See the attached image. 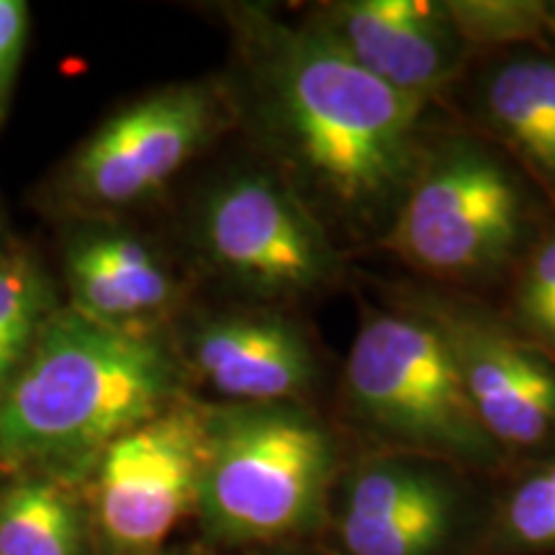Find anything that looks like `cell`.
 <instances>
[{
	"label": "cell",
	"instance_id": "obj_1",
	"mask_svg": "<svg viewBox=\"0 0 555 555\" xmlns=\"http://www.w3.org/2000/svg\"><path fill=\"white\" fill-rule=\"evenodd\" d=\"M237 29L262 137L291 189L350 229L388 227L425 157L427 101L373 78L314 24L245 11Z\"/></svg>",
	"mask_w": 555,
	"mask_h": 555
},
{
	"label": "cell",
	"instance_id": "obj_2",
	"mask_svg": "<svg viewBox=\"0 0 555 555\" xmlns=\"http://www.w3.org/2000/svg\"><path fill=\"white\" fill-rule=\"evenodd\" d=\"M178 401V367L147 330L54 311L0 391V463L101 455L116 437Z\"/></svg>",
	"mask_w": 555,
	"mask_h": 555
},
{
	"label": "cell",
	"instance_id": "obj_3",
	"mask_svg": "<svg viewBox=\"0 0 555 555\" xmlns=\"http://www.w3.org/2000/svg\"><path fill=\"white\" fill-rule=\"evenodd\" d=\"M343 404L380 450L435 457L455 468H491V440L440 327L422 311L367 309L343 373Z\"/></svg>",
	"mask_w": 555,
	"mask_h": 555
},
{
	"label": "cell",
	"instance_id": "obj_4",
	"mask_svg": "<svg viewBox=\"0 0 555 555\" xmlns=\"http://www.w3.org/2000/svg\"><path fill=\"white\" fill-rule=\"evenodd\" d=\"M337 442L296 404L211 406L196 512L221 543H273L322 522L337 483Z\"/></svg>",
	"mask_w": 555,
	"mask_h": 555
},
{
	"label": "cell",
	"instance_id": "obj_5",
	"mask_svg": "<svg viewBox=\"0 0 555 555\" xmlns=\"http://www.w3.org/2000/svg\"><path fill=\"white\" fill-rule=\"evenodd\" d=\"M522 229L515 178L478 144L453 142L422 157L380 245L425 275L476 281L509 262Z\"/></svg>",
	"mask_w": 555,
	"mask_h": 555
},
{
	"label": "cell",
	"instance_id": "obj_6",
	"mask_svg": "<svg viewBox=\"0 0 555 555\" xmlns=\"http://www.w3.org/2000/svg\"><path fill=\"white\" fill-rule=\"evenodd\" d=\"M198 237L211 266L260 296H304L330 286L337 253L307 201L268 172H237L208 193Z\"/></svg>",
	"mask_w": 555,
	"mask_h": 555
},
{
	"label": "cell",
	"instance_id": "obj_7",
	"mask_svg": "<svg viewBox=\"0 0 555 555\" xmlns=\"http://www.w3.org/2000/svg\"><path fill=\"white\" fill-rule=\"evenodd\" d=\"M211 437V406L172 401L116 437L99 455L95 515L121 555L157 551L198 506Z\"/></svg>",
	"mask_w": 555,
	"mask_h": 555
},
{
	"label": "cell",
	"instance_id": "obj_8",
	"mask_svg": "<svg viewBox=\"0 0 555 555\" xmlns=\"http://www.w3.org/2000/svg\"><path fill=\"white\" fill-rule=\"evenodd\" d=\"M401 304L446 335L470 404L504 455L555 442V360L545 350L463 298L412 291Z\"/></svg>",
	"mask_w": 555,
	"mask_h": 555
},
{
	"label": "cell",
	"instance_id": "obj_9",
	"mask_svg": "<svg viewBox=\"0 0 555 555\" xmlns=\"http://www.w3.org/2000/svg\"><path fill=\"white\" fill-rule=\"evenodd\" d=\"M463 527L466 491L450 463L378 448L337 481L345 555H453Z\"/></svg>",
	"mask_w": 555,
	"mask_h": 555
},
{
	"label": "cell",
	"instance_id": "obj_10",
	"mask_svg": "<svg viewBox=\"0 0 555 555\" xmlns=\"http://www.w3.org/2000/svg\"><path fill=\"white\" fill-rule=\"evenodd\" d=\"M224 124L204 82L170 86L101 124L73 157L67 180L90 206H129L163 189Z\"/></svg>",
	"mask_w": 555,
	"mask_h": 555
},
{
	"label": "cell",
	"instance_id": "obj_11",
	"mask_svg": "<svg viewBox=\"0 0 555 555\" xmlns=\"http://www.w3.org/2000/svg\"><path fill=\"white\" fill-rule=\"evenodd\" d=\"M311 24L373 78L427 103L474 50L446 3L433 0H345L319 11Z\"/></svg>",
	"mask_w": 555,
	"mask_h": 555
},
{
	"label": "cell",
	"instance_id": "obj_12",
	"mask_svg": "<svg viewBox=\"0 0 555 555\" xmlns=\"http://www.w3.org/2000/svg\"><path fill=\"white\" fill-rule=\"evenodd\" d=\"M196 376L232 404H294L317 380L304 332L270 311H227L191 335Z\"/></svg>",
	"mask_w": 555,
	"mask_h": 555
},
{
	"label": "cell",
	"instance_id": "obj_13",
	"mask_svg": "<svg viewBox=\"0 0 555 555\" xmlns=\"http://www.w3.org/2000/svg\"><path fill=\"white\" fill-rule=\"evenodd\" d=\"M69 309L99 324L147 330L176 301L170 270L142 240L124 232L82 234L67 249Z\"/></svg>",
	"mask_w": 555,
	"mask_h": 555
},
{
	"label": "cell",
	"instance_id": "obj_14",
	"mask_svg": "<svg viewBox=\"0 0 555 555\" xmlns=\"http://www.w3.org/2000/svg\"><path fill=\"white\" fill-rule=\"evenodd\" d=\"M481 119L506 150L555 185V60L515 57L489 69Z\"/></svg>",
	"mask_w": 555,
	"mask_h": 555
},
{
	"label": "cell",
	"instance_id": "obj_15",
	"mask_svg": "<svg viewBox=\"0 0 555 555\" xmlns=\"http://www.w3.org/2000/svg\"><path fill=\"white\" fill-rule=\"evenodd\" d=\"M78 553V506L60 483L21 478L0 491V555Z\"/></svg>",
	"mask_w": 555,
	"mask_h": 555
},
{
	"label": "cell",
	"instance_id": "obj_16",
	"mask_svg": "<svg viewBox=\"0 0 555 555\" xmlns=\"http://www.w3.org/2000/svg\"><path fill=\"white\" fill-rule=\"evenodd\" d=\"M481 555L555 553V455L512 483L486 527Z\"/></svg>",
	"mask_w": 555,
	"mask_h": 555
},
{
	"label": "cell",
	"instance_id": "obj_17",
	"mask_svg": "<svg viewBox=\"0 0 555 555\" xmlns=\"http://www.w3.org/2000/svg\"><path fill=\"white\" fill-rule=\"evenodd\" d=\"M54 314L47 278L24 255L0 258V391L29 358Z\"/></svg>",
	"mask_w": 555,
	"mask_h": 555
},
{
	"label": "cell",
	"instance_id": "obj_18",
	"mask_svg": "<svg viewBox=\"0 0 555 555\" xmlns=\"http://www.w3.org/2000/svg\"><path fill=\"white\" fill-rule=\"evenodd\" d=\"M448 16L470 47L517 44L555 34V5L535 0H446Z\"/></svg>",
	"mask_w": 555,
	"mask_h": 555
},
{
	"label": "cell",
	"instance_id": "obj_19",
	"mask_svg": "<svg viewBox=\"0 0 555 555\" xmlns=\"http://www.w3.org/2000/svg\"><path fill=\"white\" fill-rule=\"evenodd\" d=\"M555 307V234L525 262L515 288L517 324L530 337Z\"/></svg>",
	"mask_w": 555,
	"mask_h": 555
},
{
	"label": "cell",
	"instance_id": "obj_20",
	"mask_svg": "<svg viewBox=\"0 0 555 555\" xmlns=\"http://www.w3.org/2000/svg\"><path fill=\"white\" fill-rule=\"evenodd\" d=\"M26 39H29V5L24 0H0V124L9 114Z\"/></svg>",
	"mask_w": 555,
	"mask_h": 555
},
{
	"label": "cell",
	"instance_id": "obj_21",
	"mask_svg": "<svg viewBox=\"0 0 555 555\" xmlns=\"http://www.w3.org/2000/svg\"><path fill=\"white\" fill-rule=\"evenodd\" d=\"M527 339H530V343H535L540 350H545L547 356L555 360V307L551 309V314L540 322V327L532 332Z\"/></svg>",
	"mask_w": 555,
	"mask_h": 555
}]
</instances>
